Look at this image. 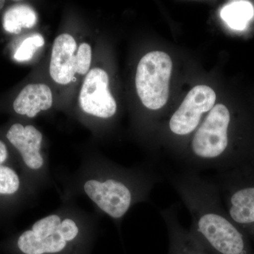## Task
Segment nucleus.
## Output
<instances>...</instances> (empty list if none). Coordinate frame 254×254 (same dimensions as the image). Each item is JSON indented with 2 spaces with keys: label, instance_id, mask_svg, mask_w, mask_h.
<instances>
[{
  "label": "nucleus",
  "instance_id": "nucleus-1",
  "mask_svg": "<svg viewBox=\"0 0 254 254\" xmlns=\"http://www.w3.org/2000/svg\"><path fill=\"white\" fill-rule=\"evenodd\" d=\"M62 200L77 196L91 200L98 215L118 226L133 206L148 201L160 178L143 168H125L104 161H88L75 173H60Z\"/></svg>",
  "mask_w": 254,
  "mask_h": 254
},
{
  "label": "nucleus",
  "instance_id": "nucleus-2",
  "mask_svg": "<svg viewBox=\"0 0 254 254\" xmlns=\"http://www.w3.org/2000/svg\"><path fill=\"white\" fill-rule=\"evenodd\" d=\"M76 200H62L54 211L0 244L7 254H91L99 231V215Z\"/></svg>",
  "mask_w": 254,
  "mask_h": 254
},
{
  "label": "nucleus",
  "instance_id": "nucleus-3",
  "mask_svg": "<svg viewBox=\"0 0 254 254\" xmlns=\"http://www.w3.org/2000/svg\"><path fill=\"white\" fill-rule=\"evenodd\" d=\"M190 212V233L211 254H250L244 235L222 210L216 184L194 170L169 177Z\"/></svg>",
  "mask_w": 254,
  "mask_h": 254
},
{
  "label": "nucleus",
  "instance_id": "nucleus-4",
  "mask_svg": "<svg viewBox=\"0 0 254 254\" xmlns=\"http://www.w3.org/2000/svg\"><path fill=\"white\" fill-rule=\"evenodd\" d=\"M6 138L19 153L22 164L21 174L32 190L38 195L41 190L52 186V173L42 153L43 133L33 125L15 123L6 131Z\"/></svg>",
  "mask_w": 254,
  "mask_h": 254
},
{
  "label": "nucleus",
  "instance_id": "nucleus-5",
  "mask_svg": "<svg viewBox=\"0 0 254 254\" xmlns=\"http://www.w3.org/2000/svg\"><path fill=\"white\" fill-rule=\"evenodd\" d=\"M230 112L225 105H215L210 110L190 141V152L197 167L218 168L230 143Z\"/></svg>",
  "mask_w": 254,
  "mask_h": 254
},
{
  "label": "nucleus",
  "instance_id": "nucleus-6",
  "mask_svg": "<svg viewBox=\"0 0 254 254\" xmlns=\"http://www.w3.org/2000/svg\"><path fill=\"white\" fill-rule=\"evenodd\" d=\"M172 69L171 58L163 52H151L140 60L136 75V91L148 109H160L168 102Z\"/></svg>",
  "mask_w": 254,
  "mask_h": 254
},
{
  "label": "nucleus",
  "instance_id": "nucleus-7",
  "mask_svg": "<svg viewBox=\"0 0 254 254\" xmlns=\"http://www.w3.org/2000/svg\"><path fill=\"white\" fill-rule=\"evenodd\" d=\"M216 95L210 87L200 85L192 88L170 119V131L175 136L191 134L199 125L202 114L213 109Z\"/></svg>",
  "mask_w": 254,
  "mask_h": 254
},
{
  "label": "nucleus",
  "instance_id": "nucleus-8",
  "mask_svg": "<svg viewBox=\"0 0 254 254\" xmlns=\"http://www.w3.org/2000/svg\"><path fill=\"white\" fill-rule=\"evenodd\" d=\"M82 110L88 115L102 119L116 113L117 103L109 91V77L104 70L95 68L87 73L79 95Z\"/></svg>",
  "mask_w": 254,
  "mask_h": 254
},
{
  "label": "nucleus",
  "instance_id": "nucleus-9",
  "mask_svg": "<svg viewBox=\"0 0 254 254\" xmlns=\"http://www.w3.org/2000/svg\"><path fill=\"white\" fill-rule=\"evenodd\" d=\"M160 215L168 233V254H211L182 225L177 205L162 210Z\"/></svg>",
  "mask_w": 254,
  "mask_h": 254
},
{
  "label": "nucleus",
  "instance_id": "nucleus-10",
  "mask_svg": "<svg viewBox=\"0 0 254 254\" xmlns=\"http://www.w3.org/2000/svg\"><path fill=\"white\" fill-rule=\"evenodd\" d=\"M76 41L71 35L63 33L55 40L50 64V73L56 83L66 85L74 77Z\"/></svg>",
  "mask_w": 254,
  "mask_h": 254
},
{
  "label": "nucleus",
  "instance_id": "nucleus-11",
  "mask_svg": "<svg viewBox=\"0 0 254 254\" xmlns=\"http://www.w3.org/2000/svg\"><path fill=\"white\" fill-rule=\"evenodd\" d=\"M21 173L11 165H0V206H16L36 198Z\"/></svg>",
  "mask_w": 254,
  "mask_h": 254
},
{
  "label": "nucleus",
  "instance_id": "nucleus-12",
  "mask_svg": "<svg viewBox=\"0 0 254 254\" xmlns=\"http://www.w3.org/2000/svg\"><path fill=\"white\" fill-rule=\"evenodd\" d=\"M53 103V93L49 87L43 83H31L20 92L13 107L18 115L33 118L42 110L50 109Z\"/></svg>",
  "mask_w": 254,
  "mask_h": 254
},
{
  "label": "nucleus",
  "instance_id": "nucleus-13",
  "mask_svg": "<svg viewBox=\"0 0 254 254\" xmlns=\"http://www.w3.org/2000/svg\"><path fill=\"white\" fill-rule=\"evenodd\" d=\"M228 196V213L235 223L254 226V186L231 190Z\"/></svg>",
  "mask_w": 254,
  "mask_h": 254
},
{
  "label": "nucleus",
  "instance_id": "nucleus-14",
  "mask_svg": "<svg viewBox=\"0 0 254 254\" xmlns=\"http://www.w3.org/2000/svg\"><path fill=\"white\" fill-rule=\"evenodd\" d=\"M36 13L25 4H17L9 8L4 14L3 26L5 31L18 34L22 28H31L37 23Z\"/></svg>",
  "mask_w": 254,
  "mask_h": 254
},
{
  "label": "nucleus",
  "instance_id": "nucleus-15",
  "mask_svg": "<svg viewBox=\"0 0 254 254\" xmlns=\"http://www.w3.org/2000/svg\"><path fill=\"white\" fill-rule=\"evenodd\" d=\"M253 5L248 1H233L225 5L220 11V16L230 27L243 30L253 18Z\"/></svg>",
  "mask_w": 254,
  "mask_h": 254
},
{
  "label": "nucleus",
  "instance_id": "nucleus-16",
  "mask_svg": "<svg viewBox=\"0 0 254 254\" xmlns=\"http://www.w3.org/2000/svg\"><path fill=\"white\" fill-rule=\"evenodd\" d=\"M44 44V38L41 34H34L28 37L18 47L14 54V59L18 62L28 61L33 58L36 50Z\"/></svg>",
  "mask_w": 254,
  "mask_h": 254
},
{
  "label": "nucleus",
  "instance_id": "nucleus-17",
  "mask_svg": "<svg viewBox=\"0 0 254 254\" xmlns=\"http://www.w3.org/2000/svg\"><path fill=\"white\" fill-rule=\"evenodd\" d=\"M91 57V46L87 43H81L75 57V72L81 75L89 72Z\"/></svg>",
  "mask_w": 254,
  "mask_h": 254
},
{
  "label": "nucleus",
  "instance_id": "nucleus-18",
  "mask_svg": "<svg viewBox=\"0 0 254 254\" xmlns=\"http://www.w3.org/2000/svg\"><path fill=\"white\" fill-rule=\"evenodd\" d=\"M9 153L7 146L4 141L0 139V165H9Z\"/></svg>",
  "mask_w": 254,
  "mask_h": 254
},
{
  "label": "nucleus",
  "instance_id": "nucleus-19",
  "mask_svg": "<svg viewBox=\"0 0 254 254\" xmlns=\"http://www.w3.org/2000/svg\"><path fill=\"white\" fill-rule=\"evenodd\" d=\"M4 4H5L4 1H0V10L2 9L3 7H4Z\"/></svg>",
  "mask_w": 254,
  "mask_h": 254
}]
</instances>
